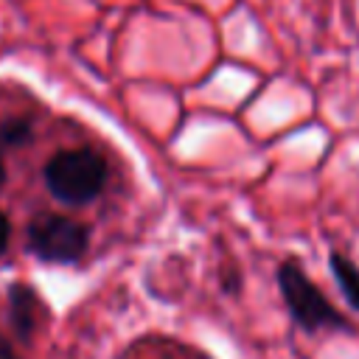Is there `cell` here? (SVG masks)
Segmentation results:
<instances>
[{
	"label": "cell",
	"instance_id": "obj_1",
	"mask_svg": "<svg viewBox=\"0 0 359 359\" xmlns=\"http://www.w3.org/2000/svg\"><path fill=\"white\" fill-rule=\"evenodd\" d=\"M107 180H109V165L90 146L62 149L42 165L45 191L56 202L70 205V208L95 202L104 194Z\"/></svg>",
	"mask_w": 359,
	"mask_h": 359
},
{
	"label": "cell",
	"instance_id": "obj_2",
	"mask_svg": "<svg viewBox=\"0 0 359 359\" xmlns=\"http://www.w3.org/2000/svg\"><path fill=\"white\" fill-rule=\"evenodd\" d=\"M278 289L292 314V320L303 331H345L348 320L328 303V297L317 289V283L303 272L297 261H283L278 266Z\"/></svg>",
	"mask_w": 359,
	"mask_h": 359
},
{
	"label": "cell",
	"instance_id": "obj_3",
	"mask_svg": "<svg viewBox=\"0 0 359 359\" xmlns=\"http://www.w3.org/2000/svg\"><path fill=\"white\" fill-rule=\"evenodd\" d=\"M25 247L45 264L67 266L84 258L90 247V227L62 213H39L25 227Z\"/></svg>",
	"mask_w": 359,
	"mask_h": 359
},
{
	"label": "cell",
	"instance_id": "obj_4",
	"mask_svg": "<svg viewBox=\"0 0 359 359\" xmlns=\"http://www.w3.org/2000/svg\"><path fill=\"white\" fill-rule=\"evenodd\" d=\"M8 306H6V320L14 331V337L28 345L39 328V320L45 314V306H42V297L36 294L34 286L28 283H11L8 286V294H6Z\"/></svg>",
	"mask_w": 359,
	"mask_h": 359
},
{
	"label": "cell",
	"instance_id": "obj_5",
	"mask_svg": "<svg viewBox=\"0 0 359 359\" xmlns=\"http://www.w3.org/2000/svg\"><path fill=\"white\" fill-rule=\"evenodd\" d=\"M328 266H331L334 280L339 283V292L351 303V309L359 311V266L348 255H342L339 250H331L328 252Z\"/></svg>",
	"mask_w": 359,
	"mask_h": 359
},
{
	"label": "cell",
	"instance_id": "obj_6",
	"mask_svg": "<svg viewBox=\"0 0 359 359\" xmlns=\"http://www.w3.org/2000/svg\"><path fill=\"white\" fill-rule=\"evenodd\" d=\"M34 121L28 115H6L0 118V149H20L31 143Z\"/></svg>",
	"mask_w": 359,
	"mask_h": 359
},
{
	"label": "cell",
	"instance_id": "obj_7",
	"mask_svg": "<svg viewBox=\"0 0 359 359\" xmlns=\"http://www.w3.org/2000/svg\"><path fill=\"white\" fill-rule=\"evenodd\" d=\"M8 241H11V222H8V216L0 210V255L8 250Z\"/></svg>",
	"mask_w": 359,
	"mask_h": 359
},
{
	"label": "cell",
	"instance_id": "obj_8",
	"mask_svg": "<svg viewBox=\"0 0 359 359\" xmlns=\"http://www.w3.org/2000/svg\"><path fill=\"white\" fill-rule=\"evenodd\" d=\"M0 359H22L20 353H17V348H14V342L0 331Z\"/></svg>",
	"mask_w": 359,
	"mask_h": 359
},
{
	"label": "cell",
	"instance_id": "obj_9",
	"mask_svg": "<svg viewBox=\"0 0 359 359\" xmlns=\"http://www.w3.org/2000/svg\"><path fill=\"white\" fill-rule=\"evenodd\" d=\"M3 180H6V163H3V157H0V185H3Z\"/></svg>",
	"mask_w": 359,
	"mask_h": 359
}]
</instances>
